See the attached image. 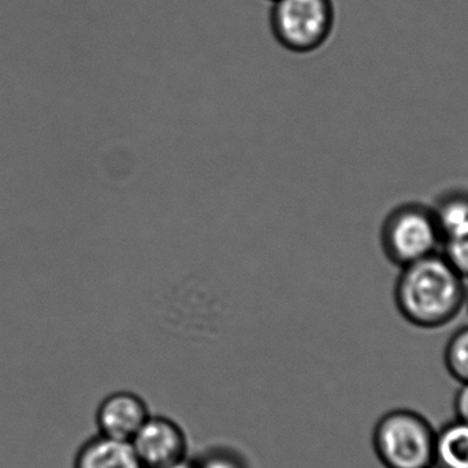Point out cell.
I'll list each match as a JSON object with an SVG mask.
<instances>
[{"instance_id":"6da1fadb","label":"cell","mask_w":468,"mask_h":468,"mask_svg":"<svg viewBox=\"0 0 468 468\" xmlns=\"http://www.w3.org/2000/svg\"><path fill=\"white\" fill-rule=\"evenodd\" d=\"M393 299L412 326L439 329L458 318L467 304V278L441 252L401 267Z\"/></svg>"},{"instance_id":"7a4b0ae2","label":"cell","mask_w":468,"mask_h":468,"mask_svg":"<svg viewBox=\"0 0 468 468\" xmlns=\"http://www.w3.org/2000/svg\"><path fill=\"white\" fill-rule=\"evenodd\" d=\"M436 431L411 410H393L379 418L373 431V447L385 468L433 467Z\"/></svg>"},{"instance_id":"3957f363","label":"cell","mask_w":468,"mask_h":468,"mask_svg":"<svg viewBox=\"0 0 468 468\" xmlns=\"http://www.w3.org/2000/svg\"><path fill=\"white\" fill-rule=\"evenodd\" d=\"M379 244L393 266L404 267L440 252L442 234L436 211L422 203H404L388 213Z\"/></svg>"},{"instance_id":"277c9868","label":"cell","mask_w":468,"mask_h":468,"mask_svg":"<svg viewBox=\"0 0 468 468\" xmlns=\"http://www.w3.org/2000/svg\"><path fill=\"white\" fill-rule=\"evenodd\" d=\"M335 22L333 0H275L270 8L272 37L293 55L318 51L329 40Z\"/></svg>"},{"instance_id":"5b68a950","label":"cell","mask_w":468,"mask_h":468,"mask_svg":"<svg viewBox=\"0 0 468 468\" xmlns=\"http://www.w3.org/2000/svg\"><path fill=\"white\" fill-rule=\"evenodd\" d=\"M131 442L145 468H166L188 459L186 433L169 418H148Z\"/></svg>"},{"instance_id":"8992f818","label":"cell","mask_w":468,"mask_h":468,"mask_svg":"<svg viewBox=\"0 0 468 468\" xmlns=\"http://www.w3.org/2000/svg\"><path fill=\"white\" fill-rule=\"evenodd\" d=\"M150 417L147 403L139 395L120 390L101 401L96 411V425L99 434L132 441Z\"/></svg>"},{"instance_id":"52a82bcc","label":"cell","mask_w":468,"mask_h":468,"mask_svg":"<svg viewBox=\"0 0 468 468\" xmlns=\"http://www.w3.org/2000/svg\"><path fill=\"white\" fill-rule=\"evenodd\" d=\"M73 468H145L131 441L98 434L81 445Z\"/></svg>"},{"instance_id":"ba28073f","label":"cell","mask_w":468,"mask_h":468,"mask_svg":"<svg viewBox=\"0 0 468 468\" xmlns=\"http://www.w3.org/2000/svg\"><path fill=\"white\" fill-rule=\"evenodd\" d=\"M434 468H468V423L455 420L436 431Z\"/></svg>"},{"instance_id":"9c48e42d","label":"cell","mask_w":468,"mask_h":468,"mask_svg":"<svg viewBox=\"0 0 468 468\" xmlns=\"http://www.w3.org/2000/svg\"><path fill=\"white\" fill-rule=\"evenodd\" d=\"M445 367L461 384L468 382V324L453 333L444 352Z\"/></svg>"},{"instance_id":"30bf717a","label":"cell","mask_w":468,"mask_h":468,"mask_svg":"<svg viewBox=\"0 0 468 468\" xmlns=\"http://www.w3.org/2000/svg\"><path fill=\"white\" fill-rule=\"evenodd\" d=\"M440 252L468 280V232L444 239Z\"/></svg>"},{"instance_id":"8fae6325","label":"cell","mask_w":468,"mask_h":468,"mask_svg":"<svg viewBox=\"0 0 468 468\" xmlns=\"http://www.w3.org/2000/svg\"><path fill=\"white\" fill-rule=\"evenodd\" d=\"M197 468H245L241 459L227 451H213L195 462Z\"/></svg>"},{"instance_id":"7c38bea8","label":"cell","mask_w":468,"mask_h":468,"mask_svg":"<svg viewBox=\"0 0 468 468\" xmlns=\"http://www.w3.org/2000/svg\"><path fill=\"white\" fill-rule=\"evenodd\" d=\"M456 420L468 423V382L462 384L453 400Z\"/></svg>"},{"instance_id":"4fadbf2b","label":"cell","mask_w":468,"mask_h":468,"mask_svg":"<svg viewBox=\"0 0 468 468\" xmlns=\"http://www.w3.org/2000/svg\"><path fill=\"white\" fill-rule=\"evenodd\" d=\"M166 468H197V466H195V462H189L188 459H186V461L178 462V463Z\"/></svg>"},{"instance_id":"5bb4252c","label":"cell","mask_w":468,"mask_h":468,"mask_svg":"<svg viewBox=\"0 0 468 468\" xmlns=\"http://www.w3.org/2000/svg\"><path fill=\"white\" fill-rule=\"evenodd\" d=\"M267 2L272 3L275 2V0H267Z\"/></svg>"},{"instance_id":"9a60e30c","label":"cell","mask_w":468,"mask_h":468,"mask_svg":"<svg viewBox=\"0 0 468 468\" xmlns=\"http://www.w3.org/2000/svg\"><path fill=\"white\" fill-rule=\"evenodd\" d=\"M467 305H468V293H467Z\"/></svg>"},{"instance_id":"2e32d148","label":"cell","mask_w":468,"mask_h":468,"mask_svg":"<svg viewBox=\"0 0 468 468\" xmlns=\"http://www.w3.org/2000/svg\"><path fill=\"white\" fill-rule=\"evenodd\" d=\"M429 468H434V467H429Z\"/></svg>"}]
</instances>
